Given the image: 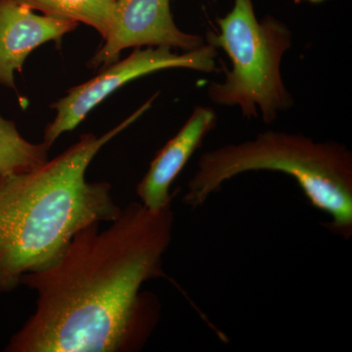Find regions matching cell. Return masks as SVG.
<instances>
[{
  "mask_svg": "<svg viewBox=\"0 0 352 352\" xmlns=\"http://www.w3.org/2000/svg\"><path fill=\"white\" fill-rule=\"evenodd\" d=\"M173 222L171 205L152 210L132 201L105 230L95 222L78 231L55 263L23 278L38 295L36 311L6 351L142 349L159 321L160 303L141 288L166 277Z\"/></svg>",
  "mask_w": 352,
  "mask_h": 352,
  "instance_id": "6da1fadb",
  "label": "cell"
},
{
  "mask_svg": "<svg viewBox=\"0 0 352 352\" xmlns=\"http://www.w3.org/2000/svg\"><path fill=\"white\" fill-rule=\"evenodd\" d=\"M219 32H208L207 43L226 51L231 61L223 82L208 87L210 101L240 108L247 119L272 124L294 106L285 85L281 63L293 34L281 21L268 16L259 22L252 0H234V6L217 20Z\"/></svg>",
  "mask_w": 352,
  "mask_h": 352,
  "instance_id": "277c9868",
  "label": "cell"
},
{
  "mask_svg": "<svg viewBox=\"0 0 352 352\" xmlns=\"http://www.w3.org/2000/svg\"><path fill=\"white\" fill-rule=\"evenodd\" d=\"M217 122L214 109H194L182 129L157 153L138 185L136 194L145 207L157 210L171 205V185Z\"/></svg>",
  "mask_w": 352,
  "mask_h": 352,
  "instance_id": "ba28073f",
  "label": "cell"
},
{
  "mask_svg": "<svg viewBox=\"0 0 352 352\" xmlns=\"http://www.w3.org/2000/svg\"><path fill=\"white\" fill-rule=\"evenodd\" d=\"M151 100L103 135L83 134L43 166L0 176V294L15 291L25 275L55 263L85 227L117 219L122 208L111 184L87 182L85 173L102 148L141 117Z\"/></svg>",
  "mask_w": 352,
  "mask_h": 352,
  "instance_id": "7a4b0ae2",
  "label": "cell"
},
{
  "mask_svg": "<svg viewBox=\"0 0 352 352\" xmlns=\"http://www.w3.org/2000/svg\"><path fill=\"white\" fill-rule=\"evenodd\" d=\"M170 0H119L112 29L89 67H107L129 47L168 46L184 51L204 45L203 38L178 29L170 12Z\"/></svg>",
  "mask_w": 352,
  "mask_h": 352,
  "instance_id": "8992f818",
  "label": "cell"
},
{
  "mask_svg": "<svg viewBox=\"0 0 352 352\" xmlns=\"http://www.w3.org/2000/svg\"><path fill=\"white\" fill-rule=\"evenodd\" d=\"M44 15L90 25L107 38L119 0H20Z\"/></svg>",
  "mask_w": 352,
  "mask_h": 352,
  "instance_id": "9c48e42d",
  "label": "cell"
},
{
  "mask_svg": "<svg viewBox=\"0 0 352 352\" xmlns=\"http://www.w3.org/2000/svg\"><path fill=\"white\" fill-rule=\"evenodd\" d=\"M50 146L25 140L12 120L0 115V176L34 170L48 161Z\"/></svg>",
  "mask_w": 352,
  "mask_h": 352,
  "instance_id": "30bf717a",
  "label": "cell"
},
{
  "mask_svg": "<svg viewBox=\"0 0 352 352\" xmlns=\"http://www.w3.org/2000/svg\"><path fill=\"white\" fill-rule=\"evenodd\" d=\"M20 0H0V85L15 89L16 72L41 44L75 31L78 23L38 15Z\"/></svg>",
  "mask_w": 352,
  "mask_h": 352,
  "instance_id": "52a82bcc",
  "label": "cell"
},
{
  "mask_svg": "<svg viewBox=\"0 0 352 352\" xmlns=\"http://www.w3.org/2000/svg\"><path fill=\"white\" fill-rule=\"evenodd\" d=\"M217 55V48L208 43L182 54L173 52L168 46L135 47L126 59L109 65L95 78L71 88L66 96L51 106L56 110V117L46 127L43 142L51 147L64 132L75 129L88 113L126 83L166 69L214 73L219 71Z\"/></svg>",
  "mask_w": 352,
  "mask_h": 352,
  "instance_id": "5b68a950",
  "label": "cell"
},
{
  "mask_svg": "<svg viewBox=\"0 0 352 352\" xmlns=\"http://www.w3.org/2000/svg\"><path fill=\"white\" fill-rule=\"evenodd\" d=\"M278 171L291 176L317 210L330 220L336 235H352V154L335 141L315 142L302 134L265 131L239 144L201 155L187 184L183 203L195 210L224 183L250 171Z\"/></svg>",
  "mask_w": 352,
  "mask_h": 352,
  "instance_id": "3957f363",
  "label": "cell"
}]
</instances>
